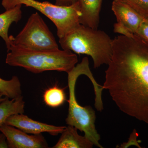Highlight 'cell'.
Here are the masks:
<instances>
[{
	"label": "cell",
	"instance_id": "cell-1",
	"mask_svg": "<svg viewBox=\"0 0 148 148\" xmlns=\"http://www.w3.org/2000/svg\"><path fill=\"white\" fill-rule=\"evenodd\" d=\"M103 85L119 109L148 124V42L135 34L112 40Z\"/></svg>",
	"mask_w": 148,
	"mask_h": 148
},
{
	"label": "cell",
	"instance_id": "cell-2",
	"mask_svg": "<svg viewBox=\"0 0 148 148\" xmlns=\"http://www.w3.org/2000/svg\"><path fill=\"white\" fill-rule=\"evenodd\" d=\"M8 50L7 64L22 67L34 73L51 71L68 73L78 62L76 54L70 50H32L14 46Z\"/></svg>",
	"mask_w": 148,
	"mask_h": 148
},
{
	"label": "cell",
	"instance_id": "cell-3",
	"mask_svg": "<svg viewBox=\"0 0 148 148\" xmlns=\"http://www.w3.org/2000/svg\"><path fill=\"white\" fill-rule=\"evenodd\" d=\"M68 74L69 99L68 101L69 112L66 119V123L84 132V136L91 141L94 145L103 148L99 143L101 137L95 128V111L90 106L83 107L80 106L76 98V84L77 79L81 75H85L90 79L94 88H97L99 86L90 71L88 58L84 57L81 62L75 66Z\"/></svg>",
	"mask_w": 148,
	"mask_h": 148
},
{
	"label": "cell",
	"instance_id": "cell-4",
	"mask_svg": "<svg viewBox=\"0 0 148 148\" xmlns=\"http://www.w3.org/2000/svg\"><path fill=\"white\" fill-rule=\"evenodd\" d=\"M64 50L77 54H86L92 58L95 69L103 64L108 65L112 53V40L105 32L80 24L77 28L59 38Z\"/></svg>",
	"mask_w": 148,
	"mask_h": 148
},
{
	"label": "cell",
	"instance_id": "cell-5",
	"mask_svg": "<svg viewBox=\"0 0 148 148\" xmlns=\"http://www.w3.org/2000/svg\"><path fill=\"white\" fill-rule=\"evenodd\" d=\"M1 4L5 10L18 5L36 9L55 24L59 38L65 36L80 24L82 14L78 2L71 5L61 6L36 0H2Z\"/></svg>",
	"mask_w": 148,
	"mask_h": 148
},
{
	"label": "cell",
	"instance_id": "cell-6",
	"mask_svg": "<svg viewBox=\"0 0 148 148\" xmlns=\"http://www.w3.org/2000/svg\"><path fill=\"white\" fill-rule=\"evenodd\" d=\"M10 46L32 50L58 49L54 36L37 12L32 14L16 37L10 36Z\"/></svg>",
	"mask_w": 148,
	"mask_h": 148
},
{
	"label": "cell",
	"instance_id": "cell-7",
	"mask_svg": "<svg viewBox=\"0 0 148 148\" xmlns=\"http://www.w3.org/2000/svg\"><path fill=\"white\" fill-rule=\"evenodd\" d=\"M0 132L5 135L9 148H47L48 145L41 134L29 135L8 125H0Z\"/></svg>",
	"mask_w": 148,
	"mask_h": 148
},
{
	"label": "cell",
	"instance_id": "cell-8",
	"mask_svg": "<svg viewBox=\"0 0 148 148\" xmlns=\"http://www.w3.org/2000/svg\"><path fill=\"white\" fill-rule=\"evenodd\" d=\"M4 124L13 126L22 131L33 135H38L47 132L51 135L56 136L62 133L66 126H56L36 121L23 114L13 115L9 117Z\"/></svg>",
	"mask_w": 148,
	"mask_h": 148
},
{
	"label": "cell",
	"instance_id": "cell-9",
	"mask_svg": "<svg viewBox=\"0 0 148 148\" xmlns=\"http://www.w3.org/2000/svg\"><path fill=\"white\" fill-rule=\"evenodd\" d=\"M112 9L117 22L123 24L134 34L145 18L123 0H114Z\"/></svg>",
	"mask_w": 148,
	"mask_h": 148
},
{
	"label": "cell",
	"instance_id": "cell-10",
	"mask_svg": "<svg viewBox=\"0 0 148 148\" xmlns=\"http://www.w3.org/2000/svg\"><path fill=\"white\" fill-rule=\"evenodd\" d=\"M103 0H78L81 12L80 24L92 29H98Z\"/></svg>",
	"mask_w": 148,
	"mask_h": 148
},
{
	"label": "cell",
	"instance_id": "cell-11",
	"mask_svg": "<svg viewBox=\"0 0 148 148\" xmlns=\"http://www.w3.org/2000/svg\"><path fill=\"white\" fill-rule=\"evenodd\" d=\"M93 144L85 136L77 133V129L69 125L61 133L60 138L53 148H92Z\"/></svg>",
	"mask_w": 148,
	"mask_h": 148
},
{
	"label": "cell",
	"instance_id": "cell-12",
	"mask_svg": "<svg viewBox=\"0 0 148 148\" xmlns=\"http://www.w3.org/2000/svg\"><path fill=\"white\" fill-rule=\"evenodd\" d=\"M21 5H18L0 14V37L4 41L8 49L10 47V44L9 29L12 23L17 22L21 19Z\"/></svg>",
	"mask_w": 148,
	"mask_h": 148
},
{
	"label": "cell",
	"instance_id": "cell-13",
	"mask_svg": "<svg viewBox=\"0 0 148 148\" xmlns=\"http://www.w3.org/2000/svg\"><path fill=\"white\" fill-rule=\"evenodd\" d=\"M24 106L25 102L22 95L11 100L7 98L0 103V125L4 123L11 116L24 113Z\"/></svg>",
	"mask_w": 148,
	"mask_h": 148
},
{
	"label": "cell",
	"instance_id": "cell-14",
	"mask_svg": "<svg viewBox=\"0 0 148 148\" xmlns=\"http://www.w3.org/2000/svg\"><path fill=\"white\" fill-rule=\"evenodd\" d=\"M21 84L18 77L13 76L9 80L0 78V95L13 99L21 96Z\"/></svg>",
	"mask_w": 148,
	"mask_h": 148
},
{
	"label": "cell",
	"instance_id": "cell-15",
	"mask_svg": "<svg viewBox=\"0 0 148 148\" xmlns=\"http://www.w3.org/2000/svg\"><path fill=\"white\" fill-rule=\"evenodd\" d=\"M43 97L46 105L54 108L62 106L66 99L64 89L56 85L45 90Z\"/></svg>",
	"mask_w": 148,
	"mask_h": 148
},
{
	"label": "cell",
	"instance_id": "cell-16",
	"mask_svg": "<svg viewBox=\"0 0 148 148\" xmlns=\"http://www.w3.org/2000/svg\"><path fill=\"white\" fill-rule=\"evenodd\" d=\"M135 11L143 16L148 18V0H123Z\"/></svg>",
	"mask_w": 148,
	"mask_h": 148
},
{
	"label": "cell",
	"instance_id": "cell-17",
	"mask_svg": "<svg viewBox=\"0 0 148 148\" xmlns=\"http://www.w3.org/2000/svg\"><path fill=\"white\" fill-rule=\"evenodd\" d=\"M135 34L148 42V18L144 19Z\"/></svg>",
	"mask_w": 148,
	"mask_h": 148
},
{
	"label": "cell",
	"instance_id": "cell-18",
	"mask_svg": "<svg viewBox=\"0 0 148 148\" xmlns=\"http://www.w3.org/2000/svg\"><path fill=\"white\" fill-rule=\"evenodd\" d=\"M114 32L127 37H132L134 35L123 24L118 22L114 24Z\"/></svg>",
	"mask_w": 148,
	"mask_h": 148
},
{
	"label": "cell",
	"instance_id": "cell-19",
	"mask_svg": "<svg viewBox=\"0 0 148 148\" xmlns=\"http://www.w3.org/2000/svg\"><path fill=\"white\" fill-rule=\"evenodd\" d=\"M56 4L58 5L70 6L77 2L78 0H55Z\"/></svg>",
	"mask_w": 148,
	"mask_h": 148
},
{
	"label": "cell",
	"instance_id": "cell-20",
	"mask_svg": "<svg viewBox=\"0 0 148 148\" xmlns=\"http://www.w3.org/2000/svg\"><path fill=\"white\" fill-rule=\"evenodd\" d=\"M9 148L8 143L5 135L2 132L0 133V148Z\"/></svg>",
	"mask_w": 148,
	"mask_h": 148
},
{
	"label": "cell",
	"instance_id": "cell-21",
	"mask_svg": "<svg viewBox=\"0 0 148 148\" xmlns=\"http://www.w3.org/2000/svg\"><path fill=\"white\" fill-rule=\"evenodd\" d=\"M2 95H0V103H1V102H2L4 100H5L6 98H7V97H3Z\"/></svg>",
	"mask_w": 148,
	"mask_h": 148
}]
</instances>
